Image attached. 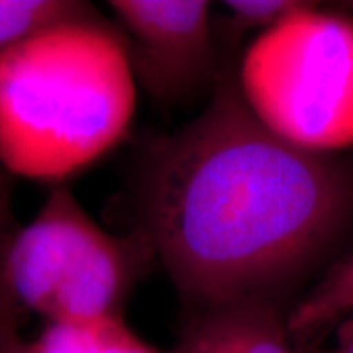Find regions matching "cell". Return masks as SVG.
<instances>
[{
  "instance_id": "4",
  "label": "cell",
  "mask_w": 353,
  "mask_h": 353,
  "mask_svg": "<svg viewBox=\"0 0 353 353\" xmlns=\"http://www.w3.org/2000/svg\"><path fill=\"white\" fill-rule=\"evenodd\" d=\"M248 110L275 136L314 153L353 148V16L303 2L252 39L236 69Z\"/></svg>"
},
{
  "instance_id": "6",
  "label": "cell",
  "mask_w": 353,
  "mask_h": 353,
  "mask_svg": "<svg viewBox=\"0 0 353 353\" xmlns=\"http://www.w3.org/2000/svg\"><path fill=\"white\" fill-rule=\"evenodd\" d=\"M287 316V306L265 301L192 312L171 353H299Z\"/></svg>"
},
{
  "instance_id": "5",
  "label": "cell",
  "mask_w": 353,
  "mask_h": 353,
  "mask_svg": "<svg viewBox=\"0 0 353 353\" xmlns=\"http://www.w3.org/2000/svg\"><path fill=\"white\" fill-rule=\"evenodd\" d=\"M112 24L126 43L138 88L153 102L176 108L208 101L234 69L206 0H110Z\"/></svg>"
},
{
  "instance_id": "1",
  "label": "cell",
  "mask_w": 353,
  "mask_h": 353,
  "mask_svg": "<svg viewBox=\"0 0 353 353\" xmlns=\"http://www.w3.org/2000/svg\"><path fill=\"white\" fill-rule=\"evenodd\" d=\"M134 214L189 314L248 301L290 310L350 245L353 157L275 136L232 69L194 120L143 148Z\"/></svg>"
},
{
  "instance_id": "2",
  "label": "cell",
  "mask_w": 353,
  "mask_h": 353,
  "mask_svg": "<svg viewBox=\"0 0 353 353\" xmlns=\"http://www.w3.org/2000/svg\"><path fill=\"white\" fill-rule=\"evenodd\" d=\"M138 83L112 22L90 10L0 51V169L65 185L132 130Z\"/></svg>"
},
{
  "instance_id": "13",
  "label": "cell",
  "mask_w": 353,
  "mask_h": 353,
  "mask_svg": "<svg viewBox=\"0 0 353 353\" xmlns=\"http://www.w3.org/2000/svg\"><path fill=\"white\" fill-rule=\"evenodd\" d=\"M334 332H336V340L332 345H326V347L320 345L306 353H353V316L343 320Z\"/></svg>"
},
{
  "instance_id": "10",
  "label": "cell",
  "mask_w": 353,
  "mask_h": 353,
  "mask_svg": "<svg viewBox=\"0 0 353 353\" xmlns=\"http://www.w3.org/2000/svg\"><path fill=\"white\" fill-rule=\"evenodd\" d=\"M79 0H0V51L39 28L90 10Z\"/></svg>"
},
{
  "instance_id": "11",
  "label": "cell",
  "mask_w": 353,
  "mask_h": 353,
  "mask_svg": "<svg viewBox=\"0 0 353 353\" xmlns=\"http://www.w3.org/2000/svg\"><path fill=\"white\" fill-rule=\"evenodd\" d=\"M0 353H28V340L20 332V314L0 292Z\"/></svg>"
},
{
  "instance_id": "14",
  "label": "cell",
  "mask_w": 353,
  "mask_h": 353,
  "mask_svg": "<svg viewBox=\"0 0 353 353\" xmlns=\"http://www.w3.org/2000/svg\"><path fill=\"white\" fill-rule=\"evenodd\" d=\"M341 10H345L347 14H352L353 16V2H341V4H338Z\"/></svg>"
},
{
  "instance_id": "7",
  "label": "cell",
  "mask_w": 353,
  "mask_h": 353,
  "mask_svg": "<svg viewBox=\"0 0 353 353\" xmlns=\"http://www.w3.org/2000/svg\"><path fill=\"white\" fill-rule=\"evenodd\" d=\"M353 316V243L290 306L287 316L296 352L320 347V340Z\"/></svg>"
},
{
  "instance_id": "12",
  "label": "cell",
  "mask_w": 353,
  "mask_h": 353,
  "mask_svg": "<svg viewBox=\"0 0 353 353\" xmlns=\"http://www.w3.org/2000/svg\"><path fill=\"white\" fill-rule=\"evenodd\" d=\"M14 185L12 176L0 169V243L8 238L14 228Z\"/></svg>"
},
{
  "instance_id": "3",
  "label": "cell",
  "mask_w": 353,
  "mask_h": 353,
  "mask_svg": "<svg viewBox=\"0 0 353 353\" xmlns=\"http://www.w3.org/2000/svg\"><path fill=\"white\" fill-rule=\"evenodd\" d=\"M155 265L136 232L110 234L67 185L51 187L36 216L0 243V292L43 324L124 316L138 281Z\"/></svg>"
},
{
  "instance_id": "9",
  "label": "cell",
  "mask_w": 353,
  "mask_h": 353,
  "mask_svg": "<svg viewBox=\"0 0 353 353\" xmlns=\"http://www.w3.org/2000/svg\"><path fill=\"white\" fill-rule=\"evenodd\" d=\"M220 18H216L218 39L222 51L234 63V50L250 34H263L281 24L287 16L303 6L301 0H228L218 4Z\"/></svg>"
},
{
  "instance_id": "8",
  "label": "cell",
  "mask_w": 353,
  "mask_h": 353,
  "mask_svg": "<svg viewBox=\"0 0 353 353\" xmlns=\"http://www.w3.org/2000/svg\"><path fill=\"white\" fill-rule=\"evenodd\" d=\"M28 353H171L130 328L124 316L106 314L43 324Z\"/></svg>"
}]
</instances>
